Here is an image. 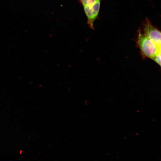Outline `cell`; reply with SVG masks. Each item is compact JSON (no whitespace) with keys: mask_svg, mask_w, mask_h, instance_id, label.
I'll list each match as a JSON object with an SVG mask.
<instances>
[{"mask_svg":"<svg viewBox=\"0 0 161 161\" xmlns=\"http://www.w3.org/2000/svg\"><path fill=\"white\" fill-rule=\"evenodd\" d=\"M137 44L142 53L145 56L152 59L159 52H161V47L138 30Z\"/></svg>","mask_w":161,"mask_h":161,"instance_id":"obj_1","label":"cell"},{"mask_svg":"<svg viewBox=\"0 0 161 161\" xmlns=\"http://www.w3.org/2000/svg\"><path fill=\"white\" fill-rule=\"evenodd\" d=\"M101 0H97L93 4L83 6L84 12L87 17V23L89 27L94 30V23L99 12Z\"/></svg>","mask_w":161,"mask_h":161,"instance_id":"obj_2","label":"cell"},{"mask_svg":"<svg viewBox=\"0 0 161 161\" xmlns=\"http://www.w3.org/2000/svg\"><path fill=\"white\" fill-rule=\"evenodd\" d=\"M144 34L157 46L161 47V32L152 25L150 20L146 18L144 25Z\"/></svg>","mask_w":161,"mask_h":161,"instance_id":"obj_3","label":"cell"},{"mask_svg":"<svg viewBox=\"0 0 161 161\" xmlns=\"http://www.w3.org/2000/svg\"><path fill=\"white\" fill-rule=\"evenodd\" d=\"M83 6L90 5L95 3L97 0H79Z\"/></svg>","mask_w":161,"mask_h":161,"instance_id":"obj_4","label":"cell"},{"mask_svg":"<svg viewBox=\"0 0 161 161\" xmlns=\"http://www.w3.org/2000/svg\"><path fill=\"white\" fill-rule=\"evenodd\" d=\"M161 52H159L152 59L160 66H161Z\"/></svg>","mask_w":161,"mask_h":161,"instance_id":"obj_5","label":"cell"}]
</instances>
